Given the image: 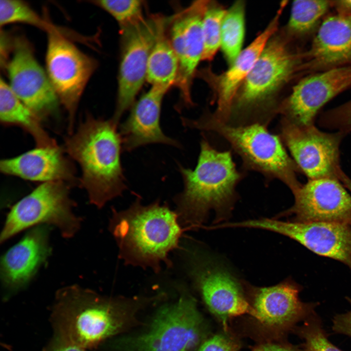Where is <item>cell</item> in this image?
I'll list each match as a JSON object with an SVG mask.
<instances>
[{"instance_id":"4fadbf2b","label":"cell","mask_w":351,"mask_h":351,"mask_svg":"<svg viewBox=\"0 0 351 351\" xmlns=\"http://www.w3.org/2000/svg\"><path fill=\"white\" fill-rule=\"evenodd\" d=\"M235 227L257 228L286 236L319 255L351 269V225L329 222H302L262 218L234 222Z\"/></svg>"},{"instance_id":"7402d4cb","label":"cell","mask_w":351,"mask_h":351,"mask_svg":"<svg viewBox=\"0 0 351 351\" xmlns=\"http://www.w3.org/2000/svg\"><path fill=\"white\" fill-rule=\"evenodd\" d=\"M49 235L48 225L35 226L4 254L0 277L5 288L16 291L31 281L50 254Z\"/></svg>"},{"instance_id":"f546056e","label":"cell","mask_w":351,"mask_h":351,"mask_svg":"<svg viewBox=\"0 0 351 351\" xmlns=\"http://www.w3.org/2000/svg\"><path fill=\"white\" fill-rule=\"evenodd\" d=\"M91 2L113 17L120 28L135 23L144 18L141 0H98Z\"/></svg>"},{"instance_id":"603a6c76","label":"cell","mask_w":351,"mask_h":351,"mask_svg":"<svg viewBox=\"0 0 351 351\" xmlns=\"http://www.w3.org/2000/svg\"><path fill=\"white\" fill-rule=\"evenodd\" d=\"M0 169L3 174L25 180L42 182L75 180V172L70 161L58 145L36 147L18 156L1 160Z\"/></svg>"},{"instance_id":"8d00e7d4","label":"cell","mask_w":351,"mask_h":351,"mask_svg":"<svg viewBox=\"0 0 351 351\" xmlns=\"http://www.w3.org/2000/svg\"><path fill=\"white\" fill-rule=\"evenodd\" d=\"M10 38L4 31L1 30L0 32V65L5 68L7 63L8 54L13 46V40L10 39Z\"/></svg>"},{"instance_id":"9a60e30c","label":"cell","mask_w":351,"mask_h":351,"mask_svg":"<svg viewBox=\"0 0 351 351\" xmlns=\"http://www.w3.org/2000/svg\"><path fill=\"white\" fill-rule=\"evenodd\" d=\"M208 0H197L170 17L168 36L176 56L178 70L175 86L179 89L180 103L191 107L195 104L192 87L204 50L202 20Z\"/></svg>"},{"instance_id":"e575fe53","label":"cell","mask_w":351,"mask_h":351,"mask_svg":"<svg viewBox=\"0 0 351 351\" xmlns=\"http://www.w3.org/2000/svg\"><path fill=\"white\" fill-rule=\"evenodd\" d=\"M85 348L57 337L45 351H85Z\"/></svg>"},{"instance_id":"4316f807","label":"cell","mask_w":351,"mask_h":351,"mask_svg":"<svg viewBox=\"0 0 351 351\" xmlns=\"http://www.w3.org/2000/svg\"><path fill=\"white\" fill-rule=\"evenodd\" d=\"M246 4L237 0L227 9L222 21L221 46L223 56L230 65L241 52L245 34Z\"/></svg>"},{"instance_id":"74e56055","label":"cell","mask_w":351,"mask_h":351,"mask_svg":"<svg viewBox=\"0 0 351 351\" xmlns=\"http://www.w3.org/2000/svg\"><path fill=\"white\" fill-rule=\"evenodd\" d=\"M335 12L351 16V0H332Z\"/></svg>"},{"instance_id":"d6a6232c","label":"cell","mask_w":351,"mask_h":351,"mask_svg":"<svg viewBox=\"0 0 351 351\" xmlns=\"http://www.w3.org/2000/svg\"><path fill=\"white\" fill-rule=\"evenodd\" d=\"M240 347L238 340L224 331L207 338L196 351H239Z\"/></svg>"},{"instance_id":"484cf974","label":"cell","mask_w":351,"mask_h":351,"mask_svg":"<svg viewBox=\"0 0 351 351\" xmlns=\"http://www.w3.org/2000/svg\"><path fill=\"white\" fill-rule=\"evenodd\" d=\"M170 17L161 27L151 51L147 64L146 80L152 86L167 91L175 85L178 64L167 34Z\"/></svg>"},{"instance_id":"cb8c5ba5","label":"cell","mask_w":351,"mask_h":351,"mask_svg":"<svg viewBox=\"0 0 351 351\" xmlns=\"http://www.w3.org/2000/svg\"><path fill=\"white\" fill-rule=\"evenodd\" d=\"M0 119L4 125L17 126L29 133L34 139L36 147L58 145L43 128L41 120L20 100L1 77Z\"/></svg>"},{"instance_id":"52a82bcc","label":"cell","mask_w":351,"mask_h":351,"mask_svg":"<svg viewBox=\"0 0 351 351\" xmlns=\"http://www.w3.org/2000/svg\"><path fill=\"white\" fill-rule=\"evenodd\" d=\"M70 184L60 181L42 183L11 208L0 236L4 242L30 227L53 225L65 238L79 230L81 219L73 212L75 202L69 195Z\"/></svg>"},{"instance_id":"8992f818","label":"cell","mask_w":351,"mask_h":351,"mask_svg":"<svg viewBox=\"0 0 351 351\" xmlns=\"http://www.w3.org/2000/svg\"><path fill=\"white\" fill-rule=\"evenodd\" d=\"M113 304L78 285L60 290L52 316L58 337L85 349L93 346L118 329Z\"/></svg>"},{"instance_id":"9c48e42d","label":"cell","mask_w":351,"mask_h":351,"mask_svg":"<svg viewBox=\"0 0 351 351\" xmlns=\"http://www.w3.org/2000/svg\"><path fill=\"white\" fill-rule=\"evenodd\" d=\"M346 134L323 132L314 125H298L281 118L279 134L299 170L308 179L330 178L351 192V179L340 163L339 147Z\"/></svg>"},{"instance_id":"e0dca14e","label":"cell","mask_w":351,"mask_h":351,"mask_svg":"<svg viewBox=\"0 0 351 351\" xmlns=\"http://www.w3.org/2000/svg\"><path fill=\"white\" fill-rule=\"evenodd\" d=\"M244 286L256 313L254 319L267 333L279 335L312 312V305L300 301L299 289L291 281L264 287L245 283Z\"/></svg>"},{"instance_id":"7c38bea8","label":"cell","mask_w":351,"mask_h":351,"mask_svg":"<svg viewBox=\"0 0 351 351\" xmlns=\"http://www.w3.org/2000/svg\"><path fill=\"white\" fill-rule=\"evenodd\" d=\"M168 17L153 15L120 28L121 53L116 109L112 119L117 124L132 107L146 80L148 61L158 33Z\"/></svg>"},{"instance_id":"ba28073f","label":"cell","mask_w":351,"mask_h":351,"mask_svg":"<svg viewBox=\"0 0 351 351\" xmlns=\"http://www.w3.org/2000/svg\"><path fill=\"white\" fill-rule=\"evenodd\" d=\"M186 246L183 249L188 274L224 330L228 331V321L233 317L248 314L254 318L255 312L235 276L202 251Z\"/></svg>"},{"instance_id":"ac0fdd59","label":"cell","mask_w":351,"mask_h":351,"mask_svg":"<svg viewBox=\"0 0 351 351\" xmlns=\"http://www.w3.org/2000/svg\"><path fill=\"white\" fill-rule=\"evenodd\" d=\"M286 4L280 3L275 14L266 28L229 65L219 74L208 69L197 71L196 76L204 79L213 91V102L216 107L213 116L227 123L234 100L271 38L279 30L280 18Z\"/></svg>"},{"instance_id":"277c9868","label":"cell","mask_w":351,"mask_h":351,"mask_svg":"<svg viewBox=\"0 0 351 351\" xmlns=\"http://www.w3.org/2000/svg\"><path fill=\"white\" fill-rule=\"evenodd\" d=\"M112 212L109 230L126 264L156 272L162 263L171 265L169 254L179 248L183 231L176 211L158 201L143 205L137 198L128 209Z\"/></svg>"},{"instance_id":"f1b7e54d","label":"cell","mask_w":351,"mask_h":351,"mask_svg":"<svg viewBox=\"0 0 351 351\" xmlns=\"http://www.w3.org/2000/svg\"><path fill=\"white\" fill-rule=\"evenodd\" d=\"M18 22L36 26L47 32L60 30L42 18L27 2L19 0H0L1 27Z\"/></svg>"},{"instance_id":"30bf717a","label":"cell","mask_w":351,"mask_h":351,"mask_svg":"<svg viewBox=\"0 0 351 351\" xmlns=\"http://www.w3.org/2000/svg\"><path fill=\"white\" fill-rule=\"evenodd\" d=\"M207 333L195 300L184 293L160 310L148 331L133 340L128 351H196Z\"/></svg>"},{"instance_id":"d6986e66","label":"cell","mask_w":351,"mask_h":351,"mask_svg":"<svg viewBox=\"0 0 351 351\" xmlns=\"http://www.w3.org/2000/svg\"><path fill=\"white\" fill-rule=\"evenodd\" d=\"M346 188L333 179H308L292 192L293 205L277 217L293 215L294 221L351 225V195Z\"/></svg>"},{"instance_id":"3957f363","label":"cell","mask_w":351,"mask_h":351,"mask_svg":"<svg viewBox=\"0 0 351 351\" xmlns=\"http://www.w3.org/2000/svg\"><path fill=\"white\" fill-rule=\"evenodd\" d=\"M117 126L112 118L88 115L65 140L66 152L80 166V186L86 190L90 203L98 208L127 188Z\"/></svg>"},{"instance_id":"d4e9b609","label":"cell","mask_w":351,"mask_h":351,"mask_svg":"<svg viewBox=\"0 0 351 351\" xmlns=\"http://www.w3.org/2000/svg\"><path fill=\"white\" fill-rule=\"evenodd\" d=\"M332 8V0H297L291 6L288 21L282 28L286 36L299 46L312 40Z\"/></svg>"},{"instance_id":"836d02e7","label":"cell","mask_w":351,"mask_h":351,"mask_svg":"<svg viewBox=\"0 0 351 351\" xmlns=\"http://www.w3.org/2000/svg\"><path fill=\"white\" fill-rule=\"evenodd\" d=\"M351 304V300H350ZM333 329L338 333L351 337V309L348 312L335 316L333 320Z\"/></svg>"},{"instance_id":"4dcf8cb0","label":"cell","mask_w":351,"mask_h":351,"mask_svg":"<svg viewBox=\"0 0 351 351\" xmlns=\"http://www.w3.org/2000/svg\"><path fill=\"white\" fill-rule=\"evenodd\" d=\"M304 339V351H342L327 338L318 321L310 318L299 329Z\"/></svg>"},{"instance_id":"5bb4252c","label":"cell","mask_w":351,"mask_h":351,"mask_svg":"<svg viewBox=\"0 0 351 351\" xmlns=\"http://www.w3.org/2000/svg\"><path fill=\"white\" fill-rule=\"evenodd\" d=\"M351 87V65L305 75L298 79L278 110L281 118L298 125L313 124L319 110Z\"/></svg>"},{"instance_id":"ffe728a7","label":"cell","mask_w":351,"mask_h":351,"mask_svg":"<svg viewBox=\"0 0 351 351\" xmlns=\"http://www.w3.org/2000/svg\"><path fill=\"white\" fill-rule=\"evenodd\" d=\"M351 65V16L329 14L303 53L302 77Z\"/></svg>"},{"instance_id":"1f68e13d","label":"cell","mask_w":351,"mask_h":351,"mask_svg":"<svg viewBox=\"0 0 351 351\" xmlns=\"http://www.w3.org/2000/svg\"><path fill=\"white\" fill-rule=\"evenodd\" d=\"M320 125L345 134L351 132V100L323 114Z\"/></svg>"},{"instance_id":"8fae6325","label":"cell","mask_w":351,"mask_h":351,"mask_svg":"<svg viewBox=\"0 0 351 351\" xmlns=\"http://www.w3.org/2000/svg\"><path fill=\"white\" fill-rule=\"evenodd\" d=\"M64 32H47L45 63L50 81L59 102L67 112L70 135L73 133L80 99L98 67V62L80 50Z\"/></svg>"},{"instance_id":"44dd1931","label":"cell","mask_w":351,"mask_h":351,"mask_svg":"<svg viewBox=\"0 0 351 351\" xmlns=\"http://www.w3.org/2000/svg\"><path fill=\"white\" fill-rule=\"evenodd\" d=\"M167 92L162 88L152 86L135 101L129 116L120 126L123 151L131 152L152 143L181 147L176 140L165 135L160 127L161 105Z\"/></svg>"},{"instance_id":"2e32d148","label":"cell","mask_w":351,"mask_h":351,"mask_svg":"<svg viewBox=\"0 0 351 351\" xmlns=\"http://www.w3.org/2000/svg\"><path fill=\"white\" fill-rule=\"evenodd\" d=\"M5 68L13 91L41 120L57 110L58 98L24 37L13 39L11 58Z\"/></svg>"},{"instance_id":"d590c367","label":"cell","mask_w":351,"mask_h":351,"mask_svg":"<svg viewBox=\"0 0 351 351\" xmlns=\"http://www.w3.org/2000/svg\"><path fill=\"white\" fill-rule=\"evenodd\" d=\"M252 351H300L295 347L277 342H266L257 345Z\"/></svg>"},{"instance_id":"7a4b0ae2","label":"cell","mask_w":351,"mask_h":351,"mask_svg":"<svg viewBox=\"0 0 351 351\" xmlns=\"http://www.w3.org/2000/svg\"><path fill=\"white\" fill-rule=\"evenodd\" d=\"M200 146L194 169L178 164L184 187L174 198L180 224L191 228L202 226L211 210L215 212V222L226 219L238 198L236 188L245 176L231 151L217 150L205 137Z\"/></svg>"},{"instance_id":"6da1fadb","label":"cell","mask_w":351,"mask_h":351,"mask_svg":"<svg viewBox=\"0 0 351 351\" xmlns=\"http://www.w3.org/2000/svg\"><path fill=\"white\" fill-rule=\"evenodd\" d=\"M304 50L279 30L271 38L238 90L227 122L268 126L278 115L283 90L302 76Z\"/></svg>"},{"instance_id":"83f0119b","label":"cell","mask_w":351,"mask_h":351,"mask_svg":"<svg viewBox=\"0 0 351 351\" xmlns=\"http://www.w3.org/2000/svg\"><path fill=\"white\" fill-rule=\"evenodd\" d=\"M226 10L217 1H207L202 20L204 43L202 60L211 61L220 49L221 27Z\"/></svg>"},{"instance_id":"5b68a950","label":"cell","mask_w":351,"mask_h":351,"mask_svg":"<svg viewBox=\"0 0 351 351\" xmlns=\"http://www.w3.org/2000/svg\"><path fill=\"white\" fill-rule=\"evenodd\" d=\"M182 125L191 129L215 133L230 144L242 160V171L260 173L270 182L278 179L293 192L302 184L299 169L288 155L278 135L259 123L234 125L217 120L209 112L197 119L181 118Z\"/></svg>"}]
</instances>
